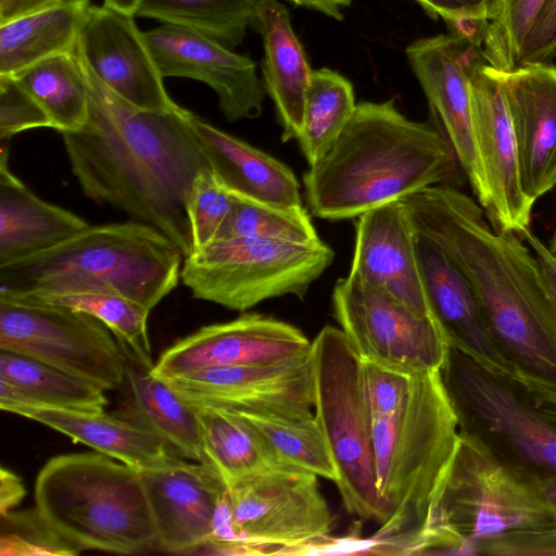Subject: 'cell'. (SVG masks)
<instances>
[{
	"mask_svg": "<svg viewBox=\"0 0 556 556\" xmlns=\"http://www.w3.org/2000/svg\"><path fill=\"white\" fill-rule=\"evenodd\" d=\"M417 232L402 200L359 215L349 276L375 287L413 311L430 315L418 263Z\"/></svg>",
	"mask_w": 556,
	"mask_h": 556,
	"instance_id": "cell-21",
	"label": "cell"
},
{
	"mask_svg": "<svg viewBox=\"0 0 556 556\" xmlns=\"http://www.w3.org/2000/svg\"><path fill=\"white\" fill-rule=\"evenodd\" d=\"M432 17H442L446 24L460 20H486L497 0H416Z\"/></svg>",
	"mask_w": 556,
	"mask_h": 556,
	"instance_id": "cell-45",
	"label": "cell"
},
{
	"mask_svg": "<svg viewBox=\"0 0 556 556\" xmlns=\"http://www.w3.org/2000/svg\"><path fill=\"white\" fill-rule=\"evenodd\" d=\"M184 254L142 222L89 226L67 240L0 265V292L118 294L154 308L179 281Z\"/></svg>",
	"mask_w": 556,
	"mask_h": 556,
	"instance_id": "cell-5",
	"label": "cell"
},
{
	"mask_svg": "<svg viewBox=\"0 0 556 556\" xmlns=\"http://www.w3.org/2000/svg\"><path fill=\"white\" fill-rule=\"evenodd\" d=\"M459 441L458 417L441 370L410 375L397 408L372 419L377 494L382 511L374 538L392 555H424L430 508Z\"/></svg>",
	"mask_w": 556,
	"mask_h": 556,
	"instance_id": "cell-4",
	"label": "cell"
},
{
	"mask_svg": "<svg viewBox=\"0 0 556 556\" xmlns=\"http://www.w3.org/2000/svg\"><path fill=\"white\" fill-rule=\"evenodd\" d=\"M518 236L534 253L551 296L556 305V256L530 228L520 231Z\"/></svg>",
	"mask_w": 556,
	"mask_h": 556,
	"instance_id": "cell-46",
	"label": "cell"
},
{
	"mask_svg": "<svg viewBox=\"0 0 556 556\" xmlns=\"http://www.w3.org/2000/svg\"><path fill=\"white\" fill-rule=\"evenodd\" d=\"M356 108L352 84L330 68L313 71L307 88L299 147L308 166L337 141Z\"/></svg>",
	"mask_w": 556,
	"mask_h": 556,
	"instance_id": "cell-34",
	"label": "cell"
},
{
	"mask_svg": "<svg viewBox=\"0 0 556 556\" xmlns=\"http://www.w3.org/2000/svg\"><path fill=\"white\" fill-rule=\"evenodd\" d=\"M410 375L363 362V383L372 419L394 412L409 386Z\"/></svg>",
	"mask_w": 556,
	"mask_h": 556,
	"instance_id": "cell-42",
	"label": "cell"
},
{
	"mask_svg": "<svg viewBox=\"0 0 556 556\" xmlns=\"http://www.w3.org/2000/svg\"><path fill=\"white\" fill-rule=\"evenodd\" d=\"M416 250L429 308L448 344L490 369L511 377L493 342L478 298L463 273L438 245L419 233Z\"/></svg>",
	"mask_w": 556,
	"mask_h": 556,
	"instance_id": "cell-23",
	"label": "cell"
},
{
	"mask_svg": "<svg viewBox=\"0 0 556 556\" xmlns=\"http://www.w3.org/2000/svg\"><path fill=\"white\" fill-rule=\"evenodd\" d=\"M90 0H66L0 25V75H13L55 54L75 51Z\"/></svg>",
	"mask_w": 556,
	"mask_h": 556,
	"instance_id": "cell-30",
	"label": "cell"
},
{
	"mask_svg": "<svg viewBox=\"0 0 556 556\" xmlns=\"http://www.w3.org/2000/svg\"><path fill=\"white\" fill-rule=\"evenodd\" d=\"M317 478L280 469L228 490L233 525L248 555H291L330 534L333 516Z\"/></svg>",
	"mask_w": 556,
	"mask_h": 556,
	"instance_id": "cell-13",
	"label": "cell"
},
{
	"mask_svg": "<svg viewBox=\"0 0 556 556\" xmlns=\"http://www.w3.org/2000/svg\"><path fill=\"white\" fill-rule=\"evenodd\" d=\"M144 37L163 77L206 84L217 94L226 121L261 115L266 90L252 59L180 25L162 24L144 31Z\"/></svg>",
	"mask_w": 556,
	"mask_h": 556,
	"instance_id": "cell-17",
	"label": "cell"
},
{
	"mask_svg": "<svg viewBox=\"0 0 556 556\" xmlns=\"http://www.w3.org/2000/svg\"><path fill=\"white\" fill-rule=\"evenodd\" d=\"M105 390L31 357L0 351V406L40 404L102 412Z\"/></svg>",
	"mask_w": 556,
	"mask_h": 556,
	"instance_id": "cell-31",
	"label": "cell"
},
{
	"mask_svg": "<svg viewBox=\"0 0 556 556\" xmlns=\"http://www.w3.org/2000/svg\"><path fill=\"white\" fill-rule=\"evenodd\" d=\"M76 50L96 76L125 101L159 112L181 109L168 96L135 16L103 4L91 5Z\"/></svg>",
	"mask_w": 556,
	"mask_h": 556,
	"instance_id": "cell-19",
	"label": "cell"
},
{
	"mask_svg": "<svg viewBox=\"0 0 556 556\" xmlns=\"http://www.w3.org/2000/svg\"><path fill=\"white\" fill-rule=\"evenodd\" d=\"M126 383L128 414L160 437L175 455L207 465L197 408L166 380L131 359L127 364Z\"/></svg>",
	"mask_w": 556,
	"mask_h": 556,
	"instance_id": "cell-28",
	"label": "cell"
},
{
	"mask_svg": "<svg viewBox=\"0 0 556 556\" xmlns=\"http://www.w3.org/2000/svg\"><path fill=\"white\" fill-rule=\"evenodd\" d=\"M459 169L435 126L408 119L394 99L363 101L330 150L304 173L305 200L315 217L357 218L428 187H456Z\"/></svg>",
	"mask_w": 556,
	"mask_h": 556,
	"instance_id": "cell-3",
	"label": "cell"
},
{
	"mask_svg": "<svg viewBox=\"0 0 556 556\" xmlns=\"http://www.w3.org/2000/svg\"><path fill=\"white\" fill-rule=\"evenodd\" d=\"M312 341L298 327L258 313L201 327L166 349L152 372L169 379L200 369L268 364L308 352Z\"/></svg>",
	"mask_w": 556,
	"mask_h": 556,
	"instance_id": "cell-18",
	"label": "cell"
},
{
	"mask_svg": "<svg viewBox=\"0 0 556 556\" xmlns=\"http://www.w3.org/2000/svg\"><path fill=\"white\" fill-rule=\"evenodd\" d=\"M0 408L40 422L76 443L137 469L177 456L160 437L128 413L108 414L40 404H8Z\"/></svg>",
	"mask_w": 556,
	"mask_h": 556,
	"instance_id": "cell-25",
	"label": "cell"
},
{
	"mask_svg": "<svg viewBox=\"0 0 556 556\" xmlns=\"http://www.w3.org/2000/svg\"><path fill=\"white\" fill-rule=\"evenodd\" d=\"M402 201L416 232L468 280L511 378L529 392L556 397V305L527 243L495 230L457 187H428Z\"/></svg>",
	"mask_w": 556,
	"mask_h": 556,
	"instance_id": "cell-1",
	"label": "cell"
},
{
	"mask_svg": "<svg viewBox=\"0 0 556 556\" xmlns=\"http://www.w3.org/2000/svg\"><path fill=\"white\" fill-rule=\"evenodd\" d=\"M305 9L320 12L331 18L341 21L342 9L349 7L352 0H285Z\"/></svg>",
	"mask_w": 556,
	"mask_h": 556,
	"instance_id": "cell-49",
	"label": "cell"
},
{
	"mask_svg": "<svg viewBox=\"0 0 556 556\" xmlns=\"http://www.w3.org/2000/svg\"><path fill=\"white\" fill-rule=\"evenodd\" d=\"M476 555L556 556V525L503 534L482 543Z\"/></svg>",
	"mask_w": 556,
	"mask_h": 556,
	"instance_id": "cell-43",
	"label": "cell"
},
{
	"mask_svg": "<svg viewBox=\"0 0 556 556\" xmlns=\"http://www.w3.org/2000/svg\"><path fill=\"white\" fill-rule=\"evenodd\" d=\"M64 1L66 0H0V25Z\"/></svg>",
	"mask_w": 556,
	"mask_h": 556,
	"instance_id": "cell-48",
	"label": "cell"
},
{
	"mask_svg": "<svg viewBox=\"0 0 556 556\" xmlns=\"http://www.w3.org/2000/svg\"><path fill=\"white\" fill-rule=\"evenodd\" d=\"M481 53V48L453 34L420 38L406 48L435 127L448 141L479 204L486 211L490 193L475 140L470 90V66Z\"/></svg>",
	"mask_w": 556,
	"mask_h": 556,
	"instance_id": "cell-14",
	"label": "cell"
},
{
	"mask_svg": "<svg viewBox=\"0 0 556 556\" xmlns=\"http://www.w3.org/2000/svg\"><path fill=\"white\" fill-rule=\"evenodd\" d=\"M144 0H103V5L117 12L137 16Z\"/></svg>",
	"mask_w": 556,
	"mask_h": 556,
	"instance_id": "cell-51",
	"label": "cell"
},
{
	"mask_svg": "<svg viewBox=\"0 0 556 556\" xmlns=\"http://www.w3.org/2000/svg\"><path fill=\"white\" fill-rule=\"evenodd\" d=\"M191 404L198 410L206 464L219 475L227 490L275 470L293 469L237 413Z\"/></svg>",
	"mask_w": 556,
	"mask_h": 556,
	"instance_id": "cell-29",
	"label": "cell"
},
{
	"mask_svg": "<svg viewBox=\"0 0 556 556\" xmlns=\"http://www.w3.org/2000/svg\"><path fill=\"white\" fill-rule=\"evenodd\" d=\"M314 418L330 450L343 506L362 519H382L377 494L372 418L363 362L342 330L324 327L312 341Z\"/></svg>",
	"mask_w": 556,
	"mask_h": 556,
	"instance_id": "cell-8",
	"label": "cell"
},
{
	"mask_svg": "<svg viewBox=\"0 0 556 556\" xmlns=\"http://www.w3.org/2000/svg\"><path fill=\"white\" fill-rule=\"evenodd\" d=\"M25 488L20 477L4 467L0 469V515L13 510L24 498Z\"/></svg>",
	"mask_w": 556,
	"mask_h": 556,
	"instance_id": "cell-47",
	"label": "cell"
},
{
	"mask_svg": "<svg viewBox=\"0 0 556 556\" xmlns=\"http://www.w3.org/2000/svg\"><path fill=\"white\" fill-rule=\"evenodd\" d=\"M554 525L556 513L540 481L459 432L425 529L431 554L476 555L503 534Z\"/></svg>",
	"mask_w": 556,
	"mask_h": 556,
	"instance_id": "cell-7",
	"label": "cell"
},
{
	"mask_svg": "<svg viewBox=\"0 0 556 556\" xmlns=\"http://www.w3.org/2000/svg\"><path fill=\"white\" fill-rule=\"evenodd\" d=\"M34 498L41 519L80 552L132 554L155 543L139 469L99 452L49 459Z\"/></svg>",
	"mask_w": 556,
	"mask_h": 556,
	"instance_id": "cell-6",
	"label": "cell"
},
{
	"mask_svg": "<svg viewBox=\"0 0 556 556\" xmlns=\"http://www.w3.org/2000/svg\"><path fill=\"white\" fill-rule=\"evenodd\" d=\"M556 55V0H545L525 41L520 66L547 63Z\"/></svg>",
	"mask_w": 556,
	"mask_h": 556,
	"instance_id": "cell-44",
	"label": "cell"
},
{
	"mask_svg": "<svg viewBox=\"0 0 556 556\" xmlns=\"http://www.w3.org/2000/svg\"><path fill=\"white\" fill-rule=\"evenodd\" d=\"M230 238H256L295 243L320 240L304 206L285 208L240 198H237L215 241Z\"/></svg>",
	"mask_w": 556,
	"mask_h": 556,
	"instance_id": "cell-37",
	"label": "cell"
},
{
	"mask_svg": "<svg viewBox=\"0 0 556 556\" xmlns=\"http://www.w3.org/2000/svg\"><path fill=\"white\" fill-rule=\"evenodd\" d=\"M471 115L490 205L484 212L497 231L530 228L534 201L523 188L515 132L496 70L479 54L470 66Z\"/></svg>",
	"mask_w": 556,
	"mask_h": 556,
	"instance_id": "cell-16",
	"label": "cell"
},
{
	"mask_svg": "<svg viewBox=\"0 0 556 556\" xmlns=\"http://www.w3.org/2000/svg\"><path fill=\"white\" fill-rule=\"evenodd\" d=\"M253 26L263 40V84L275 105L281 140L298 139L313 73L305 51L279 0H260Z\"/></svg>",
	"mask_w": 556,
	"mask_h": 556,
	"instance_id": "cell-26",
	"label": "cell"
},
{
	"mask_svg": "<svg viewBox=\"0 0 556 556\" xmlns=\"http://www.w3.org/2000/svg\"><path fill=\"white\" fill-rule=\"evenodd\" d=\"M547 247L548 250L556 256V228Z\"/></svg>",
	"mask_w": 556,
	"mask_h": 556,
	"instance_id": "cell-53",
	"label": "cell"
},
{
	"mask_svg": "<svg viewBox=\"0 0 556 556\" xmlns=\"http://www.w3.org/2000/svg\"><path fill=\"white\" fill-rule=\"evenodd\" d=\"M164 380L193 404L265 416H314L311 350L280 362L212 367Z\"/></svg>",
	"mask_w": 556,
	"mask_h": 556,
	"instance_id": "cell-15",
	"label": "cell"
},
{
	"mask_svg": "<svg viewBox=\"0 0 556 556\" xmlns=\"http://www.w3.org/2000/svg\"><path fill=\"white\" fill-rule=\"evenodd\" d=\"M260 0H144L137 16L198 30L233 49L253 26Z\"/></svg>",
	"mask_w": 556,
	"mask_h": 556,
	"instance_id": "cell-35",
	"label": "cell"
},
{
	"mask_svg": "<svg viewBox=\"0 0 556 556\" xmlns=\"http://www.w3.org/2000/svg\"><path fill=\"white\" fill-rule=\"evenodd\" d=\"M545 0H500L497 15L486 24L481 52L498 72L520 66L527 36Z\"/></svg>",
	"mask_w": 556,
	"mask_h": 556,
	"instance_id": "cell-38",
	"label": "cell"
},
{
	"mask_svg": "<svg viewBox=\"0 0 556 556\" xmlns=\"http://www.w3.org/2000/svg\"><path fill=\"white\" fill-rule=\"evenodd\" d=\"M189 124L211 172L235 197L285 208L303 206L300 184L286 164L192 112Z\"/></svg>",
	"mask_w": 556,
	"mask_h": 556,
	"instance_id": "cell-24",
	"label": "cell"
},
{
	"mask_svg": "<svg viewBox=\"0 0 556 556\" xmlns=\"http://www.w3.org/2000/svg\"><path fill=\"white\" fill-rule=\"evenodd\" d=\"M333 258L321 240L222 239L184 257L180 279L194 299L244 313L274 298L303 299Z\"/></svg>",
	"mask_w": 556,
	"mask_h": 556,
	"instance_id": "cell-10",
	"label": "cell"
},
{
	"mask_svg": "<svg viewBox=\"0 0 556 556\" xmlns=\"http://www.w3.org/2000/svg\"><path fill=\"white\" fill-rule=\"evenodd\" d=\"M236 201L237 197L220 185L211 169L195 177L187 202L191 253L215 241Z\"/></svg>",
	"mask_w": 556,
	"mask_h": 556,
	"instance_id": "cell-39",
	"label": "cell"
},
{
	"mask_svg": "<svg viewBox=\"0 0 556 556\" xmlns=\"http://www.w3.org/2000/svg\"><path fill=\"white\" fill-rule=\"evenodd\" d=\"M0 294L89 314L101 320L114 333L128 359L150 369L154 366L148 336L150 309L136 301L104 292Z\"/></svg>",
	"mask_w": 556,
	"mask_h": 556,
	"instance_id": "cell-33",
	"label": "cell"
},
{
	"mask_svg": "<svg viewBox=\"0 0 556 556\" xmlns=\"http://www.w3.org/2000/svg\"><path fill=\"white\" fill-rule=\"evenodd\" d=\"M80 551L59 536L37 510H11L1 516V556L77 555Z\"/></svg>",
	"mask_w": 556,
	"mask_h": 556,
	"instance_id": "cell-40",
	"label": "cell"
},
{
	"mask_svg": "<svg viewBox=\"0 0 556 556\" xmlns=\"http://www.w3.org/2000/svg\"><path fill=\"white\" fill-rule=\"evenodd\" d=\"M0 151V265L54 247L90 226L33 193L9 169L8 142H1Z\"/></svg>",
	"mask_w": 556,
	"mask_h": 556,
	"instance_id": "cell-27",
	"label": "cell"
},
{
	"mask_svg": "<svg viewBox=\"0 0 556 556\" xmlns=\"http://www.w3.org/2000/svg\"><path fill=\"white\" fill-rule=\"evenodd\" d=\"M33 128H52L41 105L12 75H0V141Z\"/></svg>",
	"mask_w": 556,
	"mask_h": 556,
	"instance_id": "cell-41",
	"label": "cell"
},
{
	"mask_svg": "<svg viewBox=\"0 0 556 556\" xmlns=\"http://www.w3.org/2000/svg\"><path fill=\"white\" fill-rule=\"evenodd\" d=\"M527 394L534 409L556 428V397H549L528 391Z\"/></svg>",
	"mask_w": 556,
	"mask_h": 556,
	"instance_id": "cell-50",
	"label": "cell"
},
{
	"mask_svg": "<svg viewBox=\"0 0 556 556\" xmlns=\"http://www.w3.org/2000/svg\"><path fill=\"white\" fill-rule=\"evenodd\" d=\"M155 529L165 552L191 554L213 533L215 514L227 491L219 475L201 463L172 456L139 469Z\"/></svg>",
	"mask_w": 556,
	"mask_h": 556,
	"instance_id": "cell-20",
	"label": "cell"
},
{
	"mask_svg": "<svg viewBox=\"0 0 556 556\" xmlns=\"http://www.w3.org/2000/svg\"><path fill=\"white\" fill-rule=\"evenodd\" d=\"M496 72L513 123L522 188L535 202L556 186V67L533 63Z\"/></svg>",
	"mask_w": 556,
	"mask_h": 556,
	"instance_id": "cell-22",
	"label": "cell"
},
{
	"mask_svg": "<svg viewBox=\"0 0 556 556\" xmlns=\"http://www.w3.org/2000/svg\"><path fill=\"white\" fill-rule=\"evenodd\" d=\"M331 302L339 328L362 362L408 374L442 369L450 344L432 314H418L349 275L337 280Z\"/></svg>",
	"mask_w": 556,
	"mask_h": 556,
	"instance_id": "cell-12",
	"label": "cell"
},
{
	"mask_svg": "<svg viewBox=\"0 0 556 556\" xmlns=\"http://www.w3.org/2000/svg\"><path fill=\"white\" fill-rule=\"evenodd\" d=\"M78 55L89 87V116L80 130L61 135L83 192L156 228L188 256L189 192L195 177L210 170L189 124L190 111L138 108L110 90Z\"/></svg>",
	"mask_w": 556,
	"mask_h": 556,
	"instance_id": "cell-2",
	"label": "cell"
},
{
	"mask_svg": "<svg viewBox=\"0 0 556 556\" xmlns=\"http://www.w3.org/2000/svg\"><path fill=\"white\" fill-rule=\"evenodd\" d=\"M237 414L256 429L286 466L314 473L332 482L336 481L337 469L326 439L314 416L294 418Z\"/></svg>",
	"mask_w": 556,
	"mask_h": 556,
	"instance_id": "cell-36",
	"label": "cell"
},
{
	"mask_svg": "<svg viewBox=\"0 0 556 556\" xmlns=\"http://www.w3.org/2000/svg\"><path fill=\"white\" fill-rule=\"evenodd\" d=\"M545 498L556 513V477L542 482Z\"/></svg>",
	"mask_w": 556,
	"mask_h": 556,
	"instance_id": "cell-52",
	"label": "cell"
},
{
	"mask_svg": "<svg viewBox=\"0 0 556 556\" xmlns=\"http://www.w3.org/2000/svg\"><path fill=\"white\" fill-rule=\"evenodd\" d=\"M0 351L46 363L109 391L126 382L128 358L98 318L0 294Z\"/></svg>",
	"mask_w": 556,
	"mask_h": 556,
	"instance_id": "cell-11",
	"label": "cell"
},
{
	"mask_svg": "<svg viewBox=\"0 0 556 556\" xmlns=\"http://www.w3.org/2000/svg\"><path fill=\"white\" fill-rule=\"evenodd\" d=\"M441 374L460 433L541 484L556 477V428L534 409L520 383L451 345Z\"/></svg>",
	"mask_w": 556,
	"mask_h": 556,
	"instance_id": "cell-9",
	"label": "cell"
},
{
	"mask_svg": "<svg viewBox=\"0 0 556 556\" xmlns=\"http://www.w3.org/2000/svg\"><path fill=\"white\" fill-rule=\"evenodd\" d=\"M12 76L35 98L61 132L78 131L89 116V87L77 51L39 61Z\"/></svg>",
	"mask_w": 556,
	"mask_h": 556,
	"instance_id": "cell-32",
	"label": "cell"
}]
</instances>
